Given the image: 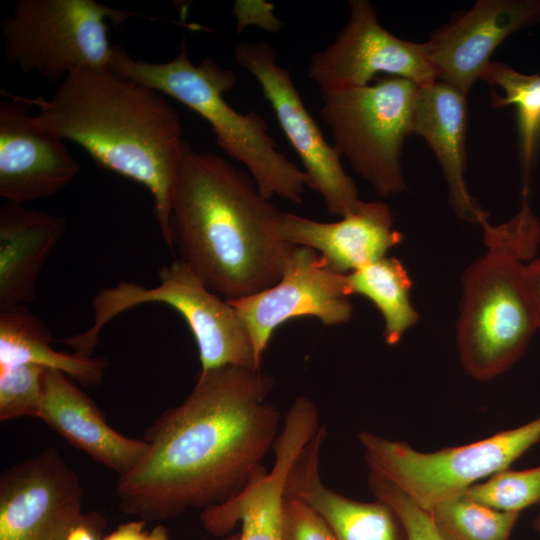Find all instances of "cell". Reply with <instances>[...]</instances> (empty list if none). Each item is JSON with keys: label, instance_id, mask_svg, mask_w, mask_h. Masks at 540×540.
Returning <instances> with one entry per match:
<instances>
[{"label": "cell", "instance_id": "obj_25", "mask_svg": "<svg viewBox=\"0 0 540 540\" xmlns=\"http://www.w3.org/2000/svg\"><path fill=\"white\" fill-rule=\"evenodd\" d=\"M429 512L442 540H508L520 514L464 495L443 501Z\"/></svg>", "mask_w": 540, "mask_h": 540}, {"label": "cell", "instance_id": "obj_27", "mask_svg": "<svg viewBox=\"0 0 540 540\" xmlns=\"http://www.w3.org/2000/svg\"><path fill=\"white\" fill-rule=\"evenodd\" d=\"M46 369L36 364L0 367V420L39 417Z\"/></svg>", "mask_w": 540, "mask_h": 540}, {"label": "cell", "instance_id": "obj_31", "mask_svg": "<svg viewBox=\"0 0 540 540\" xmlns=\"http://www.w3.org/2000/svg\"><path fill=\"white\" fill-rule=\"evenodd\" d=\"M104 526L105 519L97 513L91 520L72 528L65 540H102Z\"/></svg>", "mask_w": 540, "mask_h": 540}, {"label": "cell", "instance_id": "obj_20", "mask_svg": "<svg viewBox=\"0 0 540 540\" xmlns=\"http://www.w3.org/2000/svg\"><path fill=\"white\" fill-rule=\"evenodd\" d=\"M467 121L465 94L439 80L419 86L413 133L426 141L438 160L455 213L464 221L482 226L488 222V213L470 195L464 177Z\"/></svg>", "mask_w": 540, "mask_h": 540}, {"label": "cell", "instance_id": "obj_1", "mask_svg": "<svg viewBox=\"0 0 540 540\" xmlns=\"http://www.w3.org/2000/svg\"><path fill=\"white\" fill-rule=\"evenodd\" d=\"M274 386L261 369L201 371L190 394L147 428V450L119 476L120 510L146 522L221 504L266 467L282 414L268 401Z\"/></svg>", "mask_w": 540, "mask_h": 540}, {"label": "cell", "instance_id": "obj_7", "mask_svg": "<svg viewBox=\"0 0 540 540\" xmlns=\"http://www.w3.org/2000/svg\"><path fill=\"white\" fill-rule=\"evenodd\" d=\"M418 88L409 79L384 76L363 87L321 93L320 118L333 146L380 196L407 190L401 154L413 133Z\"/></svg>", "mask_w": 540, "mask_h": 540}, {"label": "cell", "instance_id": "obj_22", "mask_svg": "<svg viewBox=\"0 0 540 540\" xmlns=\"http://www.w3.org/2000/svg\"><path fill=\"white\" fill-rule=\"evenodd\" d=\"M48 328L26 305L0 312V367L36 364L62 371L85 386L101 382L107 361L54 350Z\"/></svg>", "mask_w": 540, "mask_h": 540}, {"label": "cell", "instance_id": "obj_24", "mask_svg": "<svg viewBox=\"0 0 540 540\" xmlns=\"http://www.w3.org/2000/svg\"><path fill=\"white\" fill-rule=\"evenodd\" d=\"M479 79L504 91L503 96L492 93L494 107H516L523 175L522 199H526L529 197L531 169L540 144V74H524L505 63L491 60Z\"/></svg>", "mask_w": 540, "mask_h": 540}, {"label": "cell", "instance_id": "obj_34", "mask_svg": "<svg viewBox=\"0 0 540 540\" xmlns=\"http://www.w3.org/2000/svg\"><path fill=\"white\" fill-rule=\"evenodd\" d=\"M239 535V533L230 534L224 537L222 540H239Z\"/></svg>", "mask_w": 540, "mask_h": 540}, {"label": "cell", "instance_id": "obj_23", "mask_svg": "<svg viewBox=\"0 0 540 540\" xmlns=\"http://www.w3.org/2000/svg\"><path fill=\"white\" fill-rule=\"evenodd\" d=\"M347 292L368 298L384 319L383 336L388 345L397 344L418 321L410 300L411 280L402 263L383 257L346 275Z\"/></svg>", "mask_w": 540, "mask_h": 540}, {"label": "cell", "instance_id": "obj_18", "mask_svg": "<svg viewBox=\"0 0 540 540\" xmlns=\"http://www.w3.org/2000/svg\"><path fill=\"white\" fill-rule=\"evenodd\" d=\"M38 418L119 476L134 468L147 450L144 439L129 438L113 429L93 400L59 370L46 369Z\"/></svg>", "mask_w": 540, "mask_h": 540}, {"label": "cell", "instance_id": "obj_8", "mask_svg": "<svg viewBox=\"0 0 540 540\" xmlns=\"http://www.w3.org/2000/svg\"><path fill=\"white\" fill-rule=\"evenodd\" d=\"M358 439L368 469L392 482L419 507L430 511L437 504L462 495L483 479L508 469L540 441V415L521 426L485 439L421 452L408 443L362 431Z\"/></svg>", "mask_w": 540, "mask_h": 540}, {"label": "cell", "instance_id": "obj_32", "mask_svg": "<svg viewBox=\"0 0 540 540\" xmlns=\"http://www.w3.org/2000/svg\"><path fill=\"white\" fill-rule=\"evenodd\" d=\"M526 280L540 328V258L526 265Z\"/></svg>", "mask_w": 540, "mask_h": 540}, {"label": "cell", "instance_id": "obj_16", "mask_svg": "<svg viewBox=\"0 0 540 540\" xmlns=\"http://www.w3.org/2000/svg\"><path fill=\"white\" fill-rule=\"evenodd\" d=\"M540 23V0H479L425 42L439 81L467 94L511 34Z\"/></svg>", "mask_w": 540, "mask_h": 540}, {"label": "cell", "instance_id": "obj_2", "mask_svg": "<svg viewBox=\"0 0 540 540\" xmlns=\"http://www.w3.org/2000/svg\"><path fill=\"white\" fill-rule=\"evenodd\" d=\"M280 210L252 176L186 141L169 215L167 247L225 300L276 284L295 247L274 233Z\"/></svg>", "mask_w": 540, "mask_h": 540}, {"label": "cell", "instance_id": "obj_13", "mask_svg": "<svg viewBox=\"0 0 540 540\" xmlns=\"http://www.w3.org/2000/svg\"><path fill=\"white\" fill-rule=\"evenodd\" d=\"M228 303L246 325L261 365L273 332L284 322L312 316L325 325H339L353 312L346 275L330 270L319 253L305 246L292 249L276 284Z\"/></svg>", "mask_w": 540, "mask_h": 540}, {"label": "cell", "instance_id": "obj_5", "mask_svg": "<svg viewBox=\"0 0 540 540\" xmlns=\"http://www.w3.org/2000/svg\"><path fill=\"white\" fill-rule=\"evenodd\" d=\"M108 68L117 75L168 95L195 111L210 125L216 144L243 164L260 193L301 204L308 178L277 149L266 120L255 112L241 114L224 99L236 78L230 69L205 58L194 65L182 41L178 54L166 63L133 58L114 45Z\"/></svg>", "mask_w": 540, "mask_h": 540}, {"label": "cell", "instance_id": "obj_26", "mask_svg": "<svg viewBox=\"0 0 540 540\" xmlns=\"http://www.w3.org/2000/svg\"><path fill=\"white\" fill-rule=\"evenodd\" d=\"M462 495L498 510L520 513L540 502V466L519 471L502 470Z\"/></svg>", "mask_w": 540, "mask_h": 540}, {"label": "cell", "instance_id": "obj_30", "mask_svg": "<svg viewBox=\"0 0 540 540\" xmlns=\"http://www.w3.org/2000/svg\"><path fill=\"white\" fill-rule=\"evenodd\" d=\"M146 521L142 519L120 524L102 540H171L164 525H157L152 530H145Z\"/></svg>", "mask_w": 540, "mask_h": 540}, {"label": "cell", "instance_id": "obj_6", "mask_svg": "<svg viewBox=\"0 0 540 540\" xmlns=\"http://www.w3.org/2000/svg\"><path fill=\"white\" fill-rule=\"evenodd\" d=\"M155 287L122 281L92 298L93 325L71 337L80 352L93 354L102 328L120 313L144 303H162L187 322L199 351L201 371L222 366L261 369L249 331L227 300L208 289L181 260L163 265Z\"/></svg>", "mask_w": 540, "mask_h": 540}, {"label": "cell", "instance_id": "obj_28", "mask_svg": "<svg viewBox=\"0 0 540 540\" xmlns=\"http://www.w3.org/2000/svg\"><path fill=\"white\" fill-rule=\"evenodd\" d=\"M368 485L376 499L388 504L402 521L408 540H442L429 511L378 472L369 469Z\"/></svg>", "mask_w": 540, "mask_h": 540}, {"label": "cell", "instance_id": "obj_33", "mask_svg": "<svg viewBox=\"0 0 540 540\" xmlns=\"http://www.w3.org/2000/svg\"><path fill=\"white\" fill-rule=\"evenodd\" d=\"M534 528L538 531H540V502H539V512L534 520Z\"/></svg>", "mask_w": 540, "mask_h": 540}, {"label": "cell", "instance_id": "obj_17", "mask_svg": "<svg viewBox=\"0 0 540 540\" xmlns=\"http://www.w3.org/2000/svg\"><path fill=\"white\" fill-rule=\"evenodd\" d=\"M273 228L280 240L315 250L330 270L343 275L385 257L403 239L393 227L390 208L380 201L363 202L332 223L279 211Z\"/></svg>", "mask_w": 540, "mask_h": 540}, {"label": "cell", "instance_id": "obj_29", "mask_svg": "<svg viewBox=\"0 0 540 540\" xmlns=\"http://www.w3.org/2000/svg\"><path fill=\"white\" fill-rule=\"evenodd\" d=\"M281 533L282 540H338L328 523L312 506L286 494Z\"/></svg>", "mask_w": 540, "mask_h": 540}, {"label": "cell", "instance_id": "obj_4", "mask_svg": "<svg viewBox=\"0 0 540 540\" xmlns=\"http://www.w3.org/2000/svg\"><path fill=\"white\" fill-rule=\"evenodd\" d=\"M486 251L464 272L457 346L465 371L489 381L525 353L539 324L526 280L540 222L528 199L509 221L482 225Z\"/></svg>", "mask_w": 540, "mask_h": 540}, {"label": "cell", "instance_id": "obj_10", "mask_svg": "<svg viewBox=\"0 0 540 540\" xmlns=\"http://www.w3.org/2000/svg\"><path fill=\"white\" fill-rule=\"evenodd\" d=\"M234 56L257 80L304 167L308 186L320 194L328 212L341 218L356 212L364 201L345 172L341 156L307 110L289 70L278 64L274 48L264 41L243 42L236 45Z\"/></svg>", "mask_w": 540, "mask_h": 540}, {"label": "cell", "instance_id": "obj_15", "mask_svg": "<svg viewBox=\"0 0 540 540\" xmlns=\"http://www.w3.org/2000/svg\"><path fill=\"white\" fill-rule=\"evenodd\" d=\"M32 99L0 101V196L24 204L52 196L80 172L64 141L43 130L31 114Z\"/></svg>", "mask_w": 540, "mask_h": 540}, {"label": "cell", "instance_id": "obj_3", "mask_svg": "<svg viewBox=\"0 0 540 540\" xmlns=\"http://www.w3.org/2000/svg\"><path fill=\"white\" fill-rule=\"evenodd\" d=\"M38 125L81 146L102 168L145 186L168 243L174 184L185 140L178 111L160 92L108 69L70 73L49 99H32Z\"/></svg>", "mask_w": 540, "mask_h": 540}, {"label": "cell", "instance_id": "obj_11", "mask_svg": "<svg viewBox=\"0 0 540 540\" xmlns=\"http://www.w3.org/2000/svg\"><path fill=\"white\" fill-rule=\"evenodd\" d=\"M380 74L402 77L419 86L438 80L425 43L387 31L367 0L349 2V18L335 40L311 56L308 77L321 93L369 85Z\"/></svg>", "mask_w": 540, "mask_h": 540}, {"label": "cell", "instance_id": "obj_21", "mask_svg": "<svg viewBox=\"0 0 540 540\" xmlns=\"http://www.w3.org/2000/svg\"><path fill=\"white\" fill-rule=\"evenodd\" d=\"M66 229L62 216L0 206V312L34 300L39 274Z\"/></svg>", "mask_w": 540, "mask_h": 540}, {"label": "cell", "instance_id": "obj_19", "mask_svg": "<svg viewBox=\"0 0 540 540\" xmlns=\"http://www.w3.org/2000/svg\"><path fill=\"white\" fill-rule=\"evenodd\" d=\"M326 435L322 425L297 455L286 477L285 494L312 506L338 540H408L402 521L385 502L354 500L323 484L320 452Z\"/></svg>", "mask_w": 540, "mask_h": 540}, {"label": "cell", "instance_id": "obj_14", "mask_svg": "<svg viewBox=\"0 0 540 540\" xmlns=\"http://www.w3.org/2000/svg\"><path fill=\"white\" fill-rule=\"evenodd\" d=\"M318 409L306 396H298L285 413L274 444V463L256 474L247 486L227 501L201 513L203 528L225 536L240 523L239 540H282L285 481L293 461L321 428Z\"/></svg>", "mask_w": 540, "mask_h": 540}, {"label": "cell", "instance_id": "obj_9", "mask_svg": "<svg viewBox=\"0 0 540 540\" xmlns=\"http://www.w3.org/2000/svg\"><path fill=\"white\" fill-rule=\"evenodd\" d=\"M134 16L94 0H18L1 24L5 56L52 83L79 69H108L113 46L106 20L120 24Z\"/></svg>", "mask_w": 540, "mask_h": 540}, {"label": "cell", "instance_id": "obj_12", "mask_svg": "<svg viewBox=\"0 0 540 540\" xmlns=\"http://www.w3.org/2000/svg\"><path fill=\"white\" fill-rule=\"evenodd\" d=\"M96 515L83 511L79 476L54 446L1 473L0 540H65Z\"/></svg>", "mask_w": 540, "mask_h": 540}]
</instances>
